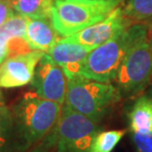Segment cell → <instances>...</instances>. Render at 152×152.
Listing matches in <instances>:
<instances>
[{
  "label": "cell",
  "mask_w": 152,
  "mask_h": 152,
  "mask_svg": "<svg viewBox=\"0 0 152 152\" xmlns=\"http://www.w3.org/2000/svg\"><path fill=\"white\" fill-rule=\"evenodd\" d=\"M56 102L28 92L13 108V118L22 152L42 141L51 132L61 113Z\"/></svg>",
  "instance_id": "obj_1"
},
{
  "label": "cell",
  "mask_w": 152,
  "mask_h": 152,
  "mask_svg": "<svg viewBox=\"0 0 152 152\" xmlns=\"http://www.w3.org/2000/svg\"><path fill=\"white\" fill-rule=\"evenodd\" d=\"M59 39V35L53 28L50 18L28 19L26 41L33 50L48 53Z\"/></svg>",
  "instance_id": "obj_11"
},
{
  "label": "cell",
  "mask_w": 152,
  "mask_h": 152,
  "mask_svg": "<svg viewBox=\"0 0 152 152\" xmlns=\"http://www.w3.org/2000/svg\"><path fill=\"white\" fill-rule=\"evenodd\" d=\"M0 102H3V99H2V95H1V92H0Z\"/></svg>",
  "instance_id": "obj_23"
},
{
  "label": "cell",
  "mask_w": 152,
  "mask_h": 152,
  "mask_svg": "<svg viewBox=\"0 0 152 152\" xmlns=\"http://www.w3.org/2000/svg\"><path fill=\"white\" fill-rule=\"evenodd\" d=\"M129 44V32L126 28L88 53L79 76L102 83H112L117 77Z\"/></svg>",
  "instance_id": "obj_6"
},
{
  "label": "cell",
  "mask_w": 152,
  "mask_h": 152,
  "mask_svg": "<svg viewBox=\"0 0 152 152\" xmlns=\"http://www.w3.org/2000/svg\"><path fill=\"white\" fill-rule=\"evenodd\" d=\"M91 50H92L81 45L64 42L60 39L47 53L50 54L53 61L61 67L68 79L79 75L84 60Z\"/></svg>",
  "instance_id": "obj_10"
},
{
  "label": "cell",
  "mask_w": 152,
  "mask_h": 152,
  "mask_svg": "<svg viewBox=\"0 0 152 152\" xmlns=\"http://www.w3.org/2000/svg\"><path fill=\"white\" fill-rule=\"evenodd\" d=\"M8 39L4 36L0 34V64L8 56V48H7Z\"/></svg>",
  "instance_id": "obj_20"
},
{
  "label": "cell",
  "mask_w": 152,
  "mask_h": 152,
  "mask_svg": "<svg viewBox=\"0 0 152 152\" xmlns=\"http://www.w3.org/2000/svg\"><path fill=\"white\" fill-rule=\"evenodd\" d=\"M50 148V144H48V142L47 141V139L45 137L41 143L36 144L35 146L28 152H48Z\"/></svg>",
  "instance_id": "obj_21"
},
{
  "label": "cell",
  "mask_w": 152,
  "mask_h": 152,
  "mask_svg": "<svg viewBox=\"0 0 152 152\" xmlns=\"http://www.w3.org/2000/svg\"><path fill=\"white\" fill-rule=\"evenodd\" d=\"M0 152H22L13 113L3 102H0Z\"/></svg>",
  "instance_id": "obj_13"
},
{
  "label": "cell",
  "mask_w": 152,
  "mask_h": 152,
  "mask_svg": "<svg viewBox=\"0 0 152 152\" xmlns=\"http://www.w3.org/2000/svg\"><path fill=\"white\" fill-rule=\"evenodd\" d=\"M129 44L115 82L121 94L132 96L146 87L152 77V45L148 27L135 24L129 27Z\"/></svg>",
  "instance_id": "obj_2"
},
{
  "label": "cell",
  "mask_w": 152,
  "mask_h": 152,
  "mask_svg": "<svg viewBox=\"0 0 152 152\" xmlns=\"http://www.w3.org/2000/svg\"><path fill=\"white\" fill-rule=\"evenodd\" d=\"M130 20L124 15L123 8L117 7L106 19L94 25L87 27L69 37L63 38L64 42L81 45L90 50L105 44L115 37L118 32L129 28Z\"/></svg>",
  "instance_id": "obj_8"
},
{
  "label": "cell",
  "mask_w": 152,
  "mask_h": 152,
  "mask_svg": "<svg viewBox=\"0 0 152 152\" xmlns=\"http://www.w3.org/2000/svg\"><path fill=\"white\" fill-rule=\"evenodd\" d=\"M44 53L39 50H30L6 57L0 64V87L10 89L31 83Z\"/></svg>",
  "instance_id": "obj_9"
},
{
  "label": "cell",
  "mask_w": 152,
  "mask_h": 152,
  "mask_svg": "<svg viewBox=\"0 0 152 152\" xmlns=\"http://www.w3.org/2000/svg\"><path fill=\"white\" fill-rule=\"evenodd\" d=\"M130 21H145L152 18V0H129L123 9Z\"/></svg>",
  "instance_id": "obj_16"
},
{
  "label": "cell",
  "mask_w": 152,
  "mask_h": 152,
  "mask_svg": "<svg viewBox=\"0 0 152 152\" xmlns=\"http://www.w3.org/2000/svg\"><path fill=\"white\" fill-rule=\"evenodd\" d=\"M100 132L98 123L64 105L56 126L45 136L56 152H87Z\"/></svg>",
  "instance_id": "obj_5"
},
{
  "label": "cell",
  "mask_w": 152,
  "mask_h": 152,
  "mask_svg": "<svg viewBox=\"0 0 152 152\" xmlns=\"http://www.w3.org/2000/svg\"><path fill=\"white\" fill-rule=\"evenodd\" d=\"M124 0H54L50 20L59 37L66 38L106 19Z\"/></svg>",
  "instance_id": "obj_3"
},
{
  "label": "cell",
  "mask_w": 152,
  "mask_h": 152,
  "mask_svg": "<svg viewBox=\"0 0 152 152\" xmlns=\"http://www.w3.org/2000/svg\"><path fill=\"white\" fill-rule=\"evenodd\" d=\"M16 15L28 19L50 18L54 0H7Z\"/></svg>",
  "instance_id": "obj_14"
},
{
  "label": "cell",
  "mask_w": 152,
  "mask_h": 152,
  "mask_svg": "<svg viewBox=\"0 0 152 152\" xmlns=\"http://www.w3.org/2000/svg\"><path fill=\"white\" fill-rule=\"evenodd\" d=\"M31 85L34 92L41 98L60 105L64 104L67 78L48 53H45L39 59Z\"/></svg>",
  "instance_id": "obj_7"
},
{
  "label": "cell",
  "mask_w": 152,
  "mask_h": 152,
  "mask_svg": "<svg viewBox=\"0 0 152 152\" xmlns=\"http://www.w3.org/2000/svg\"><path fill=\"white\" fill-rule=\"evenodd\" d=\"M15 12L9 5L7 0H0V27L14 16Z\"/></svg>",
  "instance_id": "obj_19"
},
{
  "label": "cell",
  "mask_w": 152,
  "mask_h": 152,
  "mask_svg": "<svg viewBox=\"0 0 152 152\" xmlns=\"http://www.w3.org/2000/svg\"><path fill=\"white\" fill-rule=\"evenodd\" d=\"M132 140L137 152H152L151 132H132Z\"/></svg>",
  "instance_id": "obj_18"
},
{
  "label": "cell",
  "mask_w": 152,
  "mask_h": 152,
  "mask_svg": "<svg viewBox=\"0 0 152 152\" xmlns=\"http://www.w3.org/2000/svg\"><path fill=\"white\" fill-rule=\"evenodd\" d=\"M28 18L14 15L4 25L0 27V34L9 41L12 38L26 39V28Z\"/></svg>",
  "instance_id": "obj_17"
},
{
  "label": "cell",
  "mask_w": 152,
  "mask_h": 152,
  "mask_svg": "<svg viewBox=\"0 0 152 152\" xmlns=\"http://www.w3.org/2000/svg\"><path fill=\"white\" fill-rule=\"evenodd\" d=\"M148 36H149V41L152 45V25H150V27L148 28Z\"/></svg>",
  "instance_id": "obj_22"
},
{
  "label": "cell",
  "mask_w": 152,
  "mask_h": 152,
  "mask_svg": "<svg viewBox=\"0 0 152 152\" xmlns=\"http://www.w3.org/2000/svg\"><path fill=\"white\" fill-rule=\"evenodd\" d=\"M120 97V91L112 83H102L77 75L67 79L64 105L99 123Z\"/></svg>",
  "instance_id": "obj_4"
},
{
  "label": "cell",
  "mask_w": 152,
  "mask_h": 152,
  "mask_svg": "<svg viewBox=\"0 0 152 152\" xmlns=\"http://www.w3.org/2000/svg\"><path fill=\"white\" fill-rule=\"evenodd\" d=\"M126 129L98 132L87 152H112L126 135Z\"/></svg>",
  "instance_id": "obj_15"
},
{
  "label": "cell",
  "mask_w": 152,
  "mask_h": 152,
  "mask_svg": "<svg viewBox=\"0 0 152 152\" xmlns=\"http://www.w3.org/2000/svg\"><path fill=\"white\" fill-rule=\"evenodd\" d=\"M129 118L132 132L152 133V96L139 97L132 106Z\"/></svg>",
  "instance_id": "obj_12"
}]
</instances>
